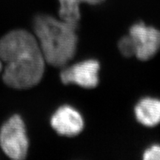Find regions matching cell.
Returning <instances> with one entry per match:
<instances>
[{
  "label": "cell",
  "mask_w": 160,
  "mask_h": 160,
  "mask_svg": "<svg viewBox=\"0 0 160 160\" xmlns=\"http://www.w3.org/2000/svg\"><path fill=\"white\" fill-rule=\"evenodd\" d=\"M0 59L2 80L11 88H31L42 79L45 58L35 36L26 30H13L0 39Z\"/></svg>",
  "instance_id": "cell-1"
},
{
  "label": "cell",
  "mask_w": 160,
  "mask_h": 160,
  "mask_svg": "<svg viewBox=\"0 0 160 160\" xmlns=\"http://www.w3.org/2000/svg\"><path fill=\"white\" fill-rule=\"evenodd\" d=\"M33 25L45 62L59 68L73 59L77 48V26L48 14L37 15Z\"/></svg>",
  "instance_id": "cell-2"
},
{
  "label": "cell",
  "mask_w": 160,
  "mask_h": 160,
  "mask_svg": "<svg viewBox=\"0 0 160 160\" xmlns=\"http://www.w3.org/2000/svg\"><path fill=\"white\" fill-rule=\"evenodd\" d=\"M25 124L19 114L8 118L0 128V147L6 156L14 160L25 159L29 139Z\"/></svg>",
  "instance_id": "cell-3"
},
{
  "label": "cell",
  "mask_w": 160,
  "mask_h": 160,
  "mask_svg": "<svg viewBox=\"0 0 160 160\" xmlns=\"http://www.w3.org/2000/svg\"><path fill=\"white\" fill-rule=\"evenodd\" d=\"M129 35L135 47V56L142 61L151 59L160 49V31L144 22L131 26Z\"/></svg>",
  "instance_id": "cell-4"
},
{
  "label": "cell",
  "mask_w": 160,
  "mask_h": 160,
  "mask_svg": "<svg viewBox=\"0 0 160 160\" xmlns=\"http://www.w3.org/2000/svg\"><path fill=\"white\" fill-rule=\"evenodd\" d=\"M99 68L97 60H85L65 68L60 73V79L65 85L75 84L85 88H93L99 84Z\"/></svg>",
  "instance_id": "cell-5"
},
{
  "label": "cell",
  "mask_w": 160,
  "mask_h": 160,
  "mask_svg": "<svg viewBox=\"0 0 160 160\" xmlns=\"http://www.w3.org/2000/svg\"><path fill=\"white\" fill-rule=\"evenodd\" d=\"M51 125L58 134L75 137L82 131L84 119L75 108L71 106L63 105L52 115Z\"/></svg>",
  "instance_id": "cell-6"
},
{
  "label": "cell",
  "mask_w": 160,
  "mask_h": 160,
  "mask_svg": "<svg viewBox=\"0 0 160 160\" xmlns=\"http://www.w3.org/2000/svg\"><path fill=\"white\" fill-rule=\"evenodd\" d=\"M136 119L142 125L154 127L160 123V100L146 97L137 104L134 109Z\"/></svg>",
  "instance_id": "cell-7"
},
{
  "label": "cell",
  "mask_w": 160,
  "mask_h": 160,
  "mask_svg": "<svg viewBox=\"0 0 160 160\" xmlns=\"http://www.w3.org/2000/svg\"><path fill=\"white\" fill-rule=\"evenodd\" d=\"M105 1V0H59V16L63 21L78 27L81 18L79 6L82 3L96 5Z\"/></svg>",
  "instance_id": "cell-8"
},
{
  "label": "cell",
  "mask_w": 160,
  "mask_h": 160,
  "mask_svg": "<svg viewBox=\"0 0 160 160\" xmlns=\"http://www.w3.org/2000/svg\"><path fill=\"white\" fill-rule=\"evenodd\" d=\"M119 51L126 57H131L135 56V47L133 40L130 35L124 36L121 38L118 43Z\"/></svg>",
  "instance_id": "cell-9"
},
{
  "label": "cell",
  "mask_w": 160,
  "mask_h": 160,
  "mask_svg": "<svg viewBox=\"0 0 160 160\" xmlns=\"http://www.w3.org/2000/svg\"><path fill=\"white\" fill-rule=\"evenodd\" d=\"M143 159L145 160H160V145H152L145 151Z\"/></svg>",
  "instance_id": "cell-10"
},
{
  "label": "cell",
  "mask_w": 160,
  "mask_h": 160,
  "mask_svg": "<svg viewBox=\"0 0 160 160\" xmlns=\"http://www.w3.org/2000/svg\"><path fill=\"white\" fill-rule=\"evenodd\" d=\"M2 70H3V63L2 62L1 59H0V74H1L2 72Z\"/></svg>",
  "instance_id": "cell-11"
}]
</instances>
